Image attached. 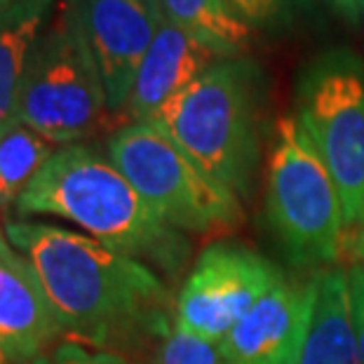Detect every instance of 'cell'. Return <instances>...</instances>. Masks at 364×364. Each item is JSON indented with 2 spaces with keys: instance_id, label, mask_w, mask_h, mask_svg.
Masks as SVG:
<instances>
[{
  "instance_id": "6da1fadb",
  "label": "cell",
  "mask_w": 364,
  "mask_h": 364,
  "mask_svg": "<svg viewBox=\"0 0 364 364\" xmlns=\"http://www.w3.org/2000/svg\"><path fill=\"white\" fill-rule=\"evenodd\" d=\"M5 235L41 277L64 334L127 350L172 329L169 291L146 263L52 223L5 221Z\"/></svg>"
},
{
  "instance_id": "7a4b0ae2",
  "label": "cell",
  "mask_w": 364,
  "mask_h": 364,
  "mask_svg": "<svg viewBox=\"0 0 364 364\" xmlns=\"http://www.w3.org/2000/svg\"><path fill=\"white\" fill-rule=\"evenodd\" d=\"M24 216L48 214L75 223L108 250L179 277L193 247L139 196L108 156L85 144L54 151L14 207Z\"/></svg>"
},
{
  "instance_id": "3957f363",
  "label": "cell",
  "mask_w": 364,
  "mask_h": 364,
  "mask_svg": "<svg viewBox=\"0 0 364 364\" xmlns=\"http://www.w3.org/2000/svg\"><path fill=\"white\" fill-rule=\"evenodd\" d=\"M261 85L254 61L219 59L153 122L242 203L252 198L261 162Z\"/></svg>"
},
{
  "instance_id": "277c9868",
  "label": "cell",
  "mask_w": 364,
  "mask_h": 364,
  "mask_svg": "<svg viewBox=\"0 0 364 364\" xmlns=\"http://www.w3.org/2000/svg\"><path fill=\"white\" fill-rule=\"evenodd\" d=\"M111 118L106 90L85 38L78 0L54 7L28 52L19 122L52 144H80Z\"/></svg>"
},
{
  "instance_id": "5b68a950",
  "label": "cell",
  "mask_w": 364,
  "mask_h": 364,
  "mask_svg": "<svg viewBox=\"0 0 364 364\" xmlns=\"http://www.w3.org/2000/svg\"><path fill=\"white\" fill-rule=\"evenodd\" d=\"M266 219L291 266L322 268L341 257L348 226L338 188L296 115H282L275 125Z\"/></svg>"
},
{
  "instance_id": "8992f818",
  "label": "cell",
  "mask_w": 364,
  "mask_h": 364,
  "mask_svg": "<svg viewBox=\"0 0 364 364\" xmlns=\"http://www.w3.org/2000/svg\"><path fill=\"white\" fill-rule=\"evenodd\" d=\"M106 156L153 212L176 230L207 235L242 223V200L209 179L153 125L129 122L115 129L106 141Z\"/></svg>"
},
{
  "instance_id": "52a82bcc",
  "label": "cell",
  "mask_w": 364,
  "mask_h": 364,
  "mask_svg": "<svg viewBox=\"0 0 364 364\" xmlns=\"http://www.w3.org/2000/svg\"><path fill=\"white\" fill-rule=\"evenodd\" d=\"M296 120L334 179L346 226L364 219V59L348 48L320 52L296 82Z\"/></svg>"
},
{
  "instance_id": "ba28073f",
  "label": "cell",
  "mask_w": 364,
  "mask_h": 364,
  "mask_svg": "<svg viewBox=\"0 0 364 364\" xmlns=\"http://www.w3.org/2000/svg\"><path fill=\"white\" fill-rule=\"evenodd\" d=\"M282 280V270L250 247L237 242L209 245L193 263L174 301V327L219 346Z\"/></svg>"
},
{
  "instance_id": "9c48e42d",
  "label": "cell",
  "mask_w": 364,
  "mask_h": 364,
  "mask_svg": "<svg viewBox=\"0 0 364 364\" xmlns=\"http://www.w3.org/2000/svg\"><path fill=\"white\" fill-rule=\"evenodd\" d=\"M78 5L113 118L125 111L136 71L156 41L165 12L160 0H78Z\"/></svg>"
},
{
  "instance_id": "30bf717a",
  "label": "cell",
  "mask_w": 364,
  "mask_h": 364,
  "mask_svg": "<svg viewBox=\"0 0 364 364\" xmlns=\"http://www.w3.org/2000/svg\"><path fill=\"white\" fill-rule=\"evenodd\" d=\"M315 304V277L284 280L228 331L216 350L228 364H299Z\"/></svg>"
},
{
  "instance_id": "8fae6325",
  "label": "cell",
  "mask_w": 364,
  "mask_h": 364,
  "mask_svg": "<svg viewBox=\"0 0 364 364\" xmlns=\"http://www.w3.org/2000/svg\"><path fill=\"white\" fill-rule=\"evenodd\" d=\"M61 334L41 277L0 226V350L12 364H33Z\"/></svg>"
},
{
  "instance_id": "7c38bea8",
  "label": "cell",
  "mask_w": 364,
  "mask_h": 364,
  "mask_svg": "<svg viewBox=\"0 0 364 364\" xmlns=\"http://www.w3.org/2000/svg\"><path fill=\"white\" fill-rule=\"evenodd\" d=\"M216 61L219 57L212 50L165 19L139 66L122 113H127L134 125H153L158 115Z\"/></svg>"
},
{
  "instance_id": "4fadbf2b",
  "label": "cell",
  "mask_w": 364,
  "mask_h": 364,
  "mask_svg": "<svg viewBox=\"0 0 364 364\" xmlns=\"http://www.w3.org/2000/svg\"><path fill=\"white\" fill-rule=\"evenodd\" d=\"M299 364H360L350 287L343 270L315 275V304Z\"/></svg>"
},
{
  "instance_id": "5bb4252c",
  "label": "cell",
  "mask_w": 364,
  "mask_h": 364,
  "mask_svg": "<svg viewBox=\"0 0 364 364\" xmlns=\"http://www.w3.org/2000/svg\"><path fill=\"white\" fill-rule=\"evenodd\" d=\"M52 7L54 0H17L0 17V136L19 125V95L28 52Z\"/></svg>"
},
{
  "instance_id": "9a60e30c",
  "label": "cell",
  "mask_w": 364,
  "mask_h": 364,
  "mask_svg": "<svg viewBox=\"0 0 364 364\" xmlns=\"http://www.w3.org/2000/svg\"><path fill=\"white\" fill-rule=\"evenodd\" d=\"M165 19L172 21L219 59H237L252 48L254 31L237 19L226 0H160Z\"/></svg>"
},
{
  "instance_id": "2e32d148",
  "label": "cell",
  "mask_w": 364,
  "mask_h": 364,
  "mask_svg": "<svg viewBox=\"0 0 364 364\" xmlns=\"http://www.w3.org/2000/svg\"><path fill=\"white\" fill-rule=\"evenodd\" d=\"M54 151L52 141L21 122L0 136V214L17 207Z\"/></svg>"
},
{
  "instance_id": "e0dca14e",
  "label": "cell",
  "mask_w": 364,
  "mask_h": 364,
  "mask_svg": "<svg viewBox=\"0 0 364 364\" xmlns=\"http://www.w3.org/2000/svg\"><path fill=\"white\" fill-rule=\"evenodd\" d=\"M228 7L252 31H282L313 0H226Z\"/></svg>"
},
{
  "instance_id": "ac0fdd59",
  "label": "cell",
  "mask_w": 364,
  "mask_h": 364,
  "mask_svg": "<svg viewBox=\"0 0 364 364\" xmlns=\"http://www.w3.org/2000/svg\"><path fill=\"white\" fill-rule=\"evenodd\" d=\"M158 364H228L216 346L172 327L158 343Z\"/></svg>"
},
{
  "instance_id": "d6986e66",
  "label": "cell",
  "mask_w": 364,
  "mask_h": 364,
  "mask_svg": "<svg viewBox=\"0 0 364 364\" xmlns=\"http://www.w3.org/2000/svg\"><path fill=\"white\" fill-rule=\"evenodd\" d=\"M33 364H139L125 358L122 353L104 350V348H87L80 341H64L45 350Z\"/></svg>"
},
{
  "instance_id": "ffe728a7",
  "label": "cell",
  "mask_w": 364,
  "mask_h": 364,
  "mask_svg": "<svg viewBox=\"0 0 364 364\" xmlns=\"http://www.w3.org/2000/svg\"><path fill=\"white\" fill-rule=\"evenodd\" d=\"M348 287H350L353 320L358 331L360 364H364V266H353L348 270Z\"/></svg>"
},
{
  "instance_id": "44dd1931",
  "label": "cell",
  "mask_w": 364,
  "mask_h": 364,
  "mask_svg": "<svg viewBox=\"0 0 364 364\" xmlns=\"http://www.w3.org/2000/svg\"><path fill=\"white\" fill-rule=\"evenodd\" d=\"M329 5L353 24L364 21V0H329Z\"/></svg>"
},
{
  "instance_id": "7402d4cb",
  "label": "cell",
  "mask_w": 364,
  "mask_h": 364,
  "mask_svg": "<svg viewBox=\"0 0 364 364\" xmlns=\"http://www.w3.org/2000/svg\"><path fill=\"white\" fill-rule=\"evenodd\" d=\"M358 257L362 259V266H364V230H362L360 237H358Z\"/></svg>"
},
{
  "instance_id": "603a6c76",
  "label": "cell",
  "mask_w": 364,
  "mask_h": 364,
  "mask_svg": "<svg viewBox=\"0 0 364 364\" xmlns=\"http://www.w3.org/2000/svg\"><path fill=\"white\" fill-rule=\"evenodd\" d=\"M14 3H17V0H0V17H3V14L10 10Z\"/></svg>"
},
{
  "instance_id": "cb8c5ba5",
  "label": "cell",
  "mask_w": 364,
  "mask_h": 364,
  "mask_svg": "<svg viewBox=\"0 0 364 364\" xmlns=\"http://www.w3.org/2000/svg\"><path fill=\"white\" fill-rule=\"evenodd\" d=\"M0 364H12L10 360H7V355L3 350H0Z\"/></svg>"
}]
</instances>
